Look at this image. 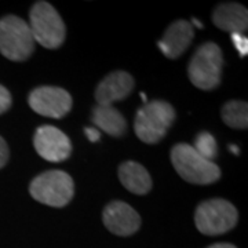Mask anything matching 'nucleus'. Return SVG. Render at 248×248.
<instances>
[{"label":"nucleus","mask_w":248,"mask_h":248,"mask_svg":"<svg viewBox=\"0 0 248 248\" xmlns=\"http://www.w3.org/2000/svg\"><path fill=\"white\" fill-rule=\"evenodd\" d=\"M214 24L221 31L244 35L248 28V11L239 3H222L214 10Z\"/></svg>","instance_id":"13"},{"label":"nucleus","mask_w":248,"mask_h":248,"mask_svg":"<svg viewBox=\"0 0 248 248\" xmlns=\"http://www.w3.org/2000/svg\"><path fill=\"white\" fill-rule=\"evenodd\" d=\"M102 219L109 232L117 236H131L141 226V217L130 204L112 202L105 207Z\"/></svg>","instance_id":"10"},{"label":"nucleus","mask_w":248,"mask_h":248,"mask_svg":"<svg viewBox=\"0 0 248 248\" xmlns=\"http://www.w3.org/2000/svg\"><path fill=\"white\" fill-rule=\"evenodd\" d=\"M11 102H13V98H11L10 91L0 84V115L9 110L11 108Z\"/></svg>","instance_id":"18"},{"label":"nucleus","mask_w":248,"mask_h":248,"mask_svg":"<svg viewBox=\"0 0 248 248\" xmlns=\"http://www.w3.org/2000/svg\"><path fill=\"white\" fill-rule=\"evenodd\" d=\"M229 149H231V152H233V153L239 155V148H237L236 145H231V146H229Z\"/></svg>","instance_id":"23"},{"label":"nucleus","mask_w":248,"mask_h":248,"mask_svg":"<svg viewBox=\"0 0 248 248\" xmlns=\"http://www.w3.org/2000/svg\"><path fill=\"white\" fill-rule=\"evenodd\" d=\"M28 25L35 42L45 48L55 50L65 40V24L58 11L47 1H37L32 6Z\"/></svg>","instance_id":"3"},{"label":"nucleus","mask_w":248,"mask_h":248,"mask_svg":"<svg viewBox=\"0 0 248 248\" xmlns=\"http://www.w3.org/2000/svg\"><path fill=\"white\" fill-rule=\"evenodd\" d=\"M192 21H193V24H195L196 27H199V29H202V28H203V24H202V22H199L197 19H192Z\"/></svg>","instance_id":"24"},{"label":"nucleus","mask_w":248,"mask_h":248,"mask_svg":"<svg viewBox=\"0 0 248 248\" xmlns=\"http://www.w3.org/2000/svg\"><path fill=\"white\" fill-rule=\"evenodd\" d=\"M9 146H7L6 141L0 137V169H3L6 166V163L9 161Z\"/></svg>","instance_id":"20"},{"label":"nucleus","mask_w":248,"mask_h":248,"mask_svg":"<svg viewBox=\"0 0 248 248\" xmlns=\"http://www.w3.org/2000/svg\"><path fill=\"white\" fill-rule=\"evenodd\" d=\"M207 248H237L236 246H233V244H229V243H218V244H213V246H210V247Z\"/></svg>","instance_id":"22"},{"label":"nucleus","mask_w":248,"mask_h":248,"mask_svg":"<svg viewBox=\"0 0 248 248\" xmlns=\"http://www.w3.org/2000/svg\"><path fill=\"white\" fill-rule=\"evenodd\" d=\"M93 123L112 137H122L127 130L123 115L112 105H97L93 109Z\"/></svg>","instance_id":"15"},{"label":"nucleus","mask_w":248,"mask_h":248,"mask_svg":"<svg viewBox=\"0 0 248 248\" xmlns=\"http://www.w3.org/2000/svg\"><path fill=\"white\" fill-rule=\"evenodd\" d=\"M193 36L195 32L192 24L185 19H179L167 28L163 37L160 39L159 48L167 58L175 60L187 50L193 40Z\"/></svg>","instance_id":"12"},{"label":"nucleus","mask_w":248,"mask_h":248,"mask_svg":"<svg viewBox=\"0 0 248 248\" xmlns=\"http://www.w3.org/2000/svg\"><path fill=\"white\" fill-rule=\"evenodd\" d=\"M232 40L236 46V48L239 50L240 55H247L248 53V40L246 35H240V33H232Z\"/></svg>","instance_id":"19"},{"label":"nucleus","mask_w":248,"mask_h":248,"mask_svg":"<svg viewBox=\"0 0 248 248\" xmlns=\"http://www.w3.org/2000/svg\"><path fill=\"white\" fill-rule=\"evenodd\" d=\"M223 57L219 46L207 42L197 48L187 66L192 84L200 90H213L219 86Z\"/></svg>","instance_id":"6"},{"label":"nucleus","mask_w":248,"mask_h":248,"mask_svg":"<svg viewBox=\"0 0 248 248\" xmlns=\"http://www.w3.org/2000/svg\"><path fill=\"white\" fill-rule=\"evenodd\" d=\"M134 90V79L130 73L116 71L109 73L99 81L95 89V99L98 105H112L116 101L124 99Z\"/></svg>","instance_id":"11"},{"label":"nucleus","mask_w":248,"mask_h":248,"mask_svg":"<svg viewBox=\"0 0 248 248\" xmlns=\"http://www.w3.org/2000/svg\"><path fill=\"white\" fill-rule=\"evenodd\" d=\"M35 43L27 21L17 16L0 19V53L10 61H27L35 51Z\"/></svg>","instance_id":"4"},{"label":"nucleus","mask_w":248,"mask_h":248,"mask_svg":"<svg viewBox=\"0 0 248 248\" xmlns=\"http://www.w3.org/2000/svg\"><path fill=\"white\" fill-rule=\"evenodd\" d=\"M84 133H86L87 138H89L91 142H97L99 141V138H101L99 130H97V128H93V127H87V128L84 130Z\"/></svg>","instance_id":"21"},{"label":"nucleus","mask_w":248,"mask_h":248,"mask_svg":"<svg viewBox=\"0 0 248 248\" xmlns=\"http://www.w3.org/2000/svg\"><path fill=\"white\" fill-rule=\"evenodd\" d=\"M31 109L39 115L61 119L72 109V97L66 90L54 86H42L35 89L28 98Z\"/></svg>","instance_id":"8"},{"label":"nucleus","mask_w":248,"mask_h":248,"mask_svg":"<svg viewBox=\"0 0 248 248\" xmlns=\"http://www.w3.org/2000/svg\"><path fill=\"white\" fill-rule=\"evenodd\" d=\"M193 148H195L196 152L200 156H203L204 159L210 160V161L215 160L217 155H218L217 141H215V138H214L213 135L210 133H207V131H203V133H200L196 137L195 146Z\"/></svg>","instance_id":"17"},{"label":"nucleus","mask_w":248,"mask_h":248,"mask_svg":"<svg viewBox=\"0 0 248 248\" xmlns=\"http://www.w3.org/2000/svg\"><path fill=\"white\" fill-rule=\"evenodd\" d=\"M171 163L181 177L189 184L210 185L221 178L219 167L200 156L193 146L178 143L171 151Z\"/></svg>","instance_id":"1"},{"label":"nucleus","mask_w":248,"mask_h":248,"mask_svg":"<svg viewBox=\"0 0 248 248\" xmlns=\"http://www.w3.org/2000/svg\"><path fill=\"white\" fill-rule=\"evenodd\" d=\"M33 145L39 156L51 163L66 160L72 153V143L68 135L53 125H42L36 130Z\"/></svg>","instance_id":"9"},{"label":"nucleus","mask_w":248,"mask_h":248,"mask_svg":"<svg viewBox=\"0 0 248 248\" xmlns=\"http://www.w3.org/2000/svg\"><path fill=\"white\" fill-rule=\"evenodd\" d=\"M175 109L166 101H152L137 112L134 130L145 143H157L175 120Z\"/></svg>","instance_id":"2"},{"label":"nucleus","mask_w":248,"mask_h":248,"mask_svg":"<svg viewBox=\"0 0 248 248\" xmlns=\"http://www.w3.org/2000/svg\"><path fill=\"white\" fill-rule=\"evenodd\" d=\"M119 179L134 195H146L152 189V178L142 164L128 160L119 167Z\"/></svg>","instance_id":"14"},{"label":"nucleus","mask_w":248,"mask_h":248,"mask_svg":"<svg viewBox=\"0 0 248 248\" xmlns=\"http://www.w3.org/2000/svg\"><path fill=\"white\" fill-rule=\"evenodd\" d=\"M29 193L39 203L50 207H65L75 193V184L69 174L61 170H50L31 182Z\"/></svg>","instance_id":"5"},{"label":"nucleus","mask_w":248,"mask_h":248,"mask_svg":"<svg viewBox=\"0 0 248 248\" xmlns=\"http://www.w3.org/2000/svg\"><path fill=\"white\" fill-rule=\"evenodd\" d=\"M236 207L223 199H211L197 205L195 223L203 234L217 236L232 231L237 223Z\"/></svg>","instance_id":"7"},{"label":"nucleus","mask_w":248,"mask_h":248,"mask_svg":"<svg viewBox=\"0 0 248 248\" xmlns=\"http://www.w3.org/2000/svg\"><path fill=\"white\" fill-rule=\"evenodd\" d=\"M222 120L232 128L246 130L248 125V107L244 101H229L221 110Z\"/></svg>","instance_id":"16"}]
</instances>
